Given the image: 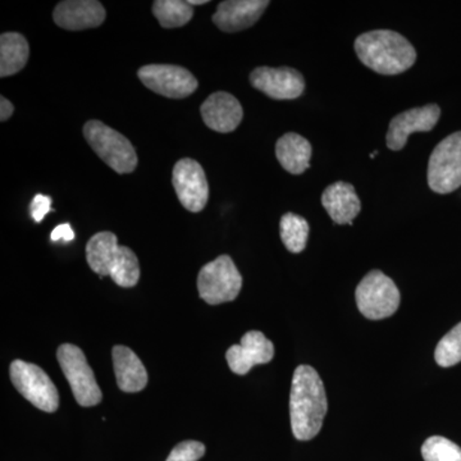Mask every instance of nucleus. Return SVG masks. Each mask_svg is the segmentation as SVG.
<instances>
[{
  "label": "nucleus",
  "mask_w": 461,
  "mask_h": 461,
  "mask_svg": "<svg viewBox=\"0 0 461 461\" xmlns=\"http://www.w3.org/2000/svg\"><path fill=\"white\" fill-rule=\"evenodd\" d=\"M190 5H208V0H189Z\"/></svg>",
  "instance_id": "c756f323"
},
{
  "label": "nucleus",
  "mask_w": 461,
  "mask_h": 461,
  "mask_svg": "<svg viewBox=\"0 0 461 461\" xmlns=\"http://www.w3.org/2000/svg\"><path fill=\"white\" fill-rule=\"evenodd\" d=\"M321 205L336 224L353 226V221L360 213L362 204L351 184L339 181L323 191Z\"/></svg>",
  "instance_id": "a211bd4d"
},
{
  "label": "nucleus",
  "mask_w": 461,
  "mask_h": 461,
  "mask_svg": "<svg viewBox=\"0 0 461 461\" xmlns=\"http://www.w3.org/2000/svg\"><path fill=\"white\" fill-rule=\"evenodd\" d=\"M51 212V198L50 196L41 195L38 194L35 198L32 199V204H30V213L36 223H41L44 220L45 215Z\"/></svg>",
  "instance_id": "bb28decb"
},
{
  "label": "nucleus",
  "mask_w": 461,
  "mask_h": 461,
  "mask_svg": "<svg viewBox=\"0 0 461 461\" xmlns=\"http://www.w3.org/2000/svg\"><path fill=\"white\" fill-rule=\"evenodd\" d=\"M275 357V345L259 330H249L242 336L240 345L230 346L226 353L227 363L235 375H245L258 364L271 362Z\"/></svg>",
  "instance_id": "ddd939ff"
},
{
  "label": "nucleus",
  "mask_w": 461,
  "mask_h": 461,
  "mask_svg": "<svg viewBox=\"0 0 461 461\" xmlns=\"http://www.w3.org/2000/svg\"><path fill=\"white\" fill-rule=\"evenodd\" d=\"M205 446L199 441H184L176 446L166 461H199L204 456Z\"/></svg>",
  "instance_id": "a878e982"
},
{
  "label": "nucleus",
  "mask_w": 461,
  "mask_h": 461,
  "mask_svg": "<svg viewBox=\"0 0 461 461\" xmlns=\"http://www.w3.org/2000/svg\"><path fill=\"white\" fill-rule=\"evenodd\" d=\"M30 47L25 36L5 32L0 36V77L16 75L26 66Z\"/></svg>",
  "instance_id": "412c9836"
},
{
  "label": "nucleus",
  "mask_w": 461,
  "mask_h": 461,
  "mask_svg": "<svg viewBox=\"0 0 461 461\" xmlns=\"http://www.w3.org/2000/svg\"><path fill=\"white\" fill-rule=\"evenodd\" d=\"M85 140L96 156L114 172L132 173L138 166V154L129 139L98 120H91L84 126Z\"/></svg>",
  "instance_id": "20e7f679"
},
{
  "label": "nucleus",
  "mask_w": 461,
  "mask_h": 461,
  "mask_svg": "<svg viewBox=\"0 0 461 461\" xmlns=\"http://www.w3.org/2000/svg\"><path fill=\"white\" fill-rule=\"evenodd\" d=\"M118 387L123 393H139L148 384V372L138 355L126 346L117 345L112 350Z\"/></svg>",
  "instance_id": "6ab92c4d"
},
{
  "label": "nucleus",
  "mask_w": 461,
  "mask_h": 461,
  "mask_svg": "<svg viewBox=\"0 0 461 461\" xmlns=\"http://www.w3.org/2000/svg\"><path fill=\"white\" fill-rule=\"evenodd\" d=\"M441 109L438 105L412 108L393 118L388 129L386 142L388 149L399 151L405 147L409 136L414 132H429L438 122Z\"/></svg>",
  "instance_id": "4468645a"
},
{
  "label": "nucleus",
  "mask_w": 461,
  "mask_h": 461,
  "mask_svg": "<svg viewBox=\"0 0 461 461\" xmlns=\"http://www.w3.org/2000/svg\"><path fill=\"white\" fill-rule=\"evenodd\" d=\"M355 51L364 66L386 76L402 74L417 60L411 42L391 30L362 33L355 41Z\"/></svg>",
  "instance_id": "f03ea898"
},
{
  "label": "nucleus",
  "mask_w": 461,
  "mask_h": 461,
  "mask_svg": "<svg viewBox=\"0 0 461 461\" xmlns=\"http://www.w3.org/2000/svg\"><path fill=\"white\" fill-rule=\"evenodd\" d=\"M312 153L311 142L295 132L286 133L276 144L278 162L291 175H302L311 167Z\"/></svg>",
  "instance_id": "aec40b11"
},
{
  "label": "nucleus",
  "mask_w": 461,
  "mask_h": 461,
  "mask_svg": "<svg viewBox=\"0 0 461 461\" xmlns=\"http://www.w3.org/2000/svg\"><path fill=\"white\" fill-rule=\"evenodd\" d=\"M424 461H461V448L441 436L429 437L421 446Z\"/></svg>",
  "instance_id": "b1692460"
},
{
  "label": "nucleus",
  "mask_w": 461,
  "mask_h": 461,
  "mask_svg": "<svg viewBox=\"0 0 461 461\" xmlns=\"http://www.w3.org/2000/svg\"><path fill=\"white\" fill-rule=\"evenodd\" d=\"M268 5V0H227L218 5L212 20L224 32H242L258 23Z\"/></svg>",
  "instance_id": "f3484780"
},
{
  "label": "nucleus",
  "mask_w": 461,
  "mask_h": 461,
  "mask_svg": "<svg viewBox=\"0 0 461 461\" xmlns=\"http://www.w3.org/2000/svg\"><path fill=\"white\" fill-rule=\"evenodd\" d=\"M355 297L360 313L372 321L395 314L402 299L395 282L381 271L369 272L357 285Z\"/></svg>",
  "instance_id": "39448f33"
},
{
  "label": "nucleus",
  "mask_w": 461,
  "mask_h": 461,
  "mask_svg": "<svg viewBox=\"0 0 461 461\" xmlns=\"http://www.w3.org/2000/svg\"><path fill=\"white\" fill-rule=\"evenodd\" d=\"M280 233L282 242L290 253H302L308 242L309 223L300 215L286 213L281 218Z\"/></svg>",
  "instance_id": "5701e85b"
},
{
  "label": "nucleus",
  "mask_w": 461,
  "mask_h": 461,
  "mask_svg": "<svg viewBox=\"0 0 461 461\" xmlns=\"http://www.w3.org/2000/svg\"><path fill=\"white\" fill-rule=\"evenodd\" d=\"M57 359L71 386L76 402L84 408L98 405L102 402L103 393L83 350L72 344L60 345Z\"/></svg>",
  "instance_id": "0eeeda50"
},
{
  "label": "nucleus",
  "mask_w": 461,
  "mask_h": 461,
  "mask_svg": "<svg viewBox=\"0 0 461 461\" xmlns=\"http://www.w3.org/2000/svg\"><path fill=\"white\" fill-rule=\"evenodd\" d=\"M203 121L215 132L235 131L244 117V109L235 96L226 91H217L206 98L200 107Z\"/></svg>",
  "instance_id": "dca6fc26"
},
{
  "label": "nucleus",
  "mask_w": 461,
  "mask_h": 461,
  "mask_svg": "<svg viewBox=\"0 0 461 461\" xmlns=\"http://www.w3.org/2000/svg\"><path fill=\"white\" fill-rule=\"evenodd\" d=\"M435 359L439 366L448 368L461 362V323L456 324L437 345Z\"/></svg>",
  "instance_id": "393cba45"
},
{
  "label": "nucleus",
  "mask_w": 461,
  "mask_h": 461,
  "mask_svg": "<svg viewBox=\"0 0 461 461\" xmlns=\"http://www.w3.org/2000/svg\"><path fill=\"white\" fill-rule=\"evenodd\" d=\"M86 260L91 271L109 277L120 287L136 286L140 280V264L131 249L118 245L117 236L109 230L96 233L86 245Z\"/></svg>",
  "instance_id": "7ed1b4c3"
},
{
  "label": "nucleus",
  "mask_w": 461,
  "mask_h": 461,
  "mask_svg": "<svg viewBox=\"0 0 461 461\" xmlns=\"http://www.w3.org/2000/svg\"><path fill=\"white\" fill-rule=\"evenodd\" d=\"M149 90L169 99H184L195 93L199 83L189 69L175 65H147L138 71Z\"/></svg>",
  "instance_id": "9d476101"
},
{
  "label": "nucleus",
  "mask_w": 461,
  "mask_h": 461,
  "mask_svg": "<svg viewBox=\"0 0 461 461\" xmlns=\"http://www.w3.org/2000/svg\"><path fill=\"white\" fill-rule=\"evenodd\" d=\"M250 83L257 90L275 100L297 99L305 90L304 77L290 67H258L250 74Z\"/></svg>",
  "instance_id": "f8f14e48"
},
{
  "label": "nucleus",
  "mask_w": 461,
  "mask_h": 461,
  "mask_svg": "<svg viewBox=\"0 0 461 461\" xmlns=\"http://www.w3.org/2000/svg\"><path fill=\"white\" fill-rule=\"evenodd\" d=\"M151 11L163 29L185 26L194 16L193 5L184 0H156Z\"/></svg>",
  "instance_id": "4be33fe9"
},
{
  "label": "nucleus",
  "mask_w": 461,
  "mask_h": 461,
  "mask_svg": "<svg viewBox=\"0 0 461 461\" xmlns=\"http://www.w3.org/2000/svg\"><path fill=\"white\" fill-rule=\"evenodd\" d=\"M172 185L185 209L199 213L208 204L209 185L203 167L191 158L178 160L173 167Z\"/></svg>",
  "instance_id": "9b49d317"
},
{
  "label": "nucleus",
  "mask_w": 461,
  "mask_h": 461,
  "mask_svg": "<svg viewBox=\"0 0 461 461\" xmlns=\"http://www.w3.org/2000/svg\"><path fill=\"white\" fill-rule=\"evenodd\" d=\"M429 185L442 195L461 186V131L447 136L430 154Z\"/></svg>",
  "instance_id": "1a4fd4ad"
},
{
  "label": "nucleus",
  "mask_w": 461,
  "mask_h": 461,
  "mask_svg": "<svg viewBox=\"0 0 461 461\" xmlns=\"http://www.w3.org/2000/svg\"><path fill=\"white\" fill-rule=\"evenodd\" d=\"M50 240L53 242L60 241V240L65 242H69L75 240V232L74 230H72L71 224L62 223L57 226L56 229L51 230Z\"/></svg>",
  "instance_id": "cd10ccee"
},
{
  "label": "nucleus",
  "mask_w": 461,
  "mask_h": 461,
  "mask_svg": "<svg viewBox=\"0 0 461 461\" xmlns=\"http://www.w3.org/2000/svg\"><path fill=\"white\" fill-rule=\"evenodd\" d=\"M326 390L311 366H297L290 395L291 429L299 441H309L321 432L327 414Z\"/></svg>",
  "instance_id": "f257e3e1"
},
{
  "label": "nucleus",
  "mask_w": 461,
  "mask_h": 461,
  "mask_svg": "<svg viewBox=\"0 0 461 461\" xmlns=\"http://www.w3.org/2000/svg\"><path fill=\"white\" fill-rule=\"evenodd\" d=\"M242 288L241 273L229 256H221L200 269L199 296L209 305L233 302Z\"/></svg>",
  "instance_id": "423d86ee"
},
{
  "label": "nucleus",
  "mask_w": 461,
  "mask_h": 461,
  "mask_svg": "<svg viewBox=\"0 0 461 461\" xmlns=\"http://www.w3.org/2000/svg\"><path fill=\"white\" fill-rule=\"evenodd\" d=\"M12 384L27 402L42 411L54 412L59 406V395L56 384L41 366L14 360L9 368Z\"/></svg>",
  "instance_id": "6e6552de"
},
{
  "label": "nucleus",
  "mask_w": 461,
  "mask_h": 461,
  "mask_svg": "<svg viewBox=\"0 0 461 461\" xmlns=\"http://www.w3.org/2000/svg\"><path fill=\"white\" fill-rule=\"evenodd\" d=\"M107 12L96 0H65L54 8L53 20L60 29L83 32L95 29L105 21Z\"/></svg>",
  "instance_id": "2eb2a0df"
},
{
  "label": "nucleus",
  "mask_w": 461,
  "mask_h": 461,
  "mask_svg": "<svg viewBox=\"0 0 461 461\" xmlns=\"http://www.w3.org/2000/svg\"><path fill=\"white\" fill-rule=\"evenodd\" d=\"M14 112V104H12L7 98L2 96V98H0V121H2V122H5V121L12 117Z\"/></svg>",
  "instance_id": "c85d7f7f"
}]
</instances>
